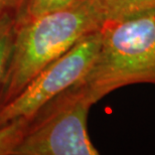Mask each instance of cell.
Instances as JSON below:
<instances>
[{
    "label": "cell",
    "instance_id": "1",
    "mask_svg": "<svg viewBox=\"0 0 155 155\" xmlns=\"http://www.w3.org/2000/svg\"><path fill=\"white\" fill-rule=\"evenodd\" d=\"M105 20L94 0H77L68 7L29 19L16 20L13 45L2 84L0 107L22 91L49 64Z\"/></svg>",
    "mask_w": 155,
    "mask_h": 155
},
{
    "label": "cell",
    "instance_id": "2",
    "mask_svg": "<svg viewBox=\"0 0 155 155\" xmlns=\"http://www.w3.org/2000/svg\"><path fill=\"white\" fill-rule=\"evenodd\" d=\"M99 51L87 74L76 83L96 104L117 89L155 85V16L105 22Z\"/></svg>",
    "mask_w": 155,
    "mask_h": 155
},
{
    "label": "cell",
    "instance_id": "3",
    "mask_svg": "<svg viewBox=\"0 0 155 155\" xmlns=\"http://www.w3.org/2000/svg\"><path fill=\"white\" fill-rule=\"evenodd\" d=\"M93 105L77 84L64 90L29 118L13 155H98L88 132Z\"/></svg>",
    "mask_w": 155,
    "mask_h": 155
},
{
    "label": "cell",
    "instance_id": "4",
    "mask_svg": "<svg viewBox=\"0 0 155 155\" xmlns=\"http://www.w3.org/2000/svg\"><path fill=\"white\" fill-rule=\"evenodd\" d=\"M101 39V29L90 33L45 67L16 97L0 107V127L19 118H31L55 96L79 82L91 68Z\"/></svg>",
    "mask_w": 155,
    "mask_h": 155
},
{
    "label": "cell",
    "instance_id": "5",
    "mask_svg": "<svg viewBox=\"0 0 155 155\" xmlns=\"http://www.w3.org/2000/svg\"><path fill=\"white\" fill-rule=\"evenodd\" d=\"M105 22L155 16V0H94Z\"/></svg>",
    "mask_w": 155,
    "mask_h": 155
},
{
    "label": "cell",
    "instance_id": "6",
    "mask_svg": "<svg viewBox=\"0 0 155 155\" xmlns=\"http://www.w3.org/2000/svg\"><path fill=\"white\" fill-rule=\"evenodd\" d=\"M29 119L19 118L0 127V155H13L25 134Z\"/></svg>",
    "mask_w": 155,
    "mask_h": 155
},
{
    "label": "cell",
    "instance_id": "7",
    "mask_svg": "<svg viewBox=\"0 0 155 155\" xmlns=\"http://www.w3.org/2000/svg\"><path fill=\"white\" fill-rule=\"evenodd\" d=\"M77 0H22L16 20L29 19L68 7Z\"/></svg>",
    "mask_w": 155,
    "mask_h": 155
},
{
    "label": "cell",
    "instance_id": "8",
    "mask_svg": "<svg viewBox=\"0 0 155 155\" xmlns=\"http://www.w3.org/2000/svg\"><path fill=\"white\" fill-rule=\"evenodd\" d=\"M16 17L7 15L0 19V86L2 84L13 45Z\"/></svg>",
    "mask_w": 155,
    "mask_h": 155
},
{
    "label": "cell",
    "instance_id": "9",
    "mask_svg": "<svg viewBox=\"0 0 155 155\" xmlns=\"http://www.w3.org/2000/svg\"><path fill=\"white\" fill-rule=\"evenodd\" d=\"M22 0H0V19L7 15L16 17Z\"/></svg>",
    "mask_w": 155,
    "mask_h": 155
}]
</instances>
